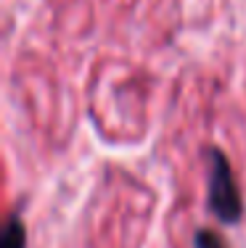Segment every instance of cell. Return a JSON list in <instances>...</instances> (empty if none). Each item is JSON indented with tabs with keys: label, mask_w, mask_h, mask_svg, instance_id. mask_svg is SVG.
I'll list each match as a JSON object with an SVG mask.
<instances>
[{
	"label": "cell",
	"mask_w": 246,
	"mask_h": 248,
	"mask_svg": "<svg viewBox=\"0 0 246 248\" xmlns=\"http://www.w3.org/2000/svg\"><path fill=\"white\" fill-rule=\"evenodd\" d=\"M0 248H27V230H24V222H21L19 217H11Z\"/></svg>",
	"instance_id": "cell-2"
},
{
	"label": "cell",
	"mask_w": 246,
	"mask_h": 248,
	"mask_svg": "<svg viewBox=\"0 0 246 248\" xmlns=\"http://www.w3.org/2000/svg\"><path fill=\"white\" fill-rule=\"evenodd\" d=\"M193 248H228V246L217 232H212V230H198L193 235Z\"/></svg>",
	"instance_id": "cell-3"
},
{
	"label": "cell",
	"mask_w": 246,
	"mask_h": 248,
	"mask_svg": "<svg viewBox=\"0 0 246 248\" xmlns=\"http://www.w3.org/2000/svg\"><path fill=\"white\" fill-rule=\"evenodd\" d=\"M209 209L222 224H236L244 214V201L233 169L225 153L217 148L209 151Z\"/></svg>",
	"instance_id": "cell-1"
}]
</instances>
